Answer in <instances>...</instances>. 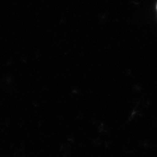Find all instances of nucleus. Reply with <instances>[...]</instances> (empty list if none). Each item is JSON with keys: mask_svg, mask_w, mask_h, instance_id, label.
Instances as JSON below:
<instances>
[{"mask_svg": "<svg viewBox=\"0 0 157 157\" xmlns=\"http://www.w3.org/2000/svg\"><path fill=\"white\" fill-rule=\"evenodd\" d=\"M156 8H157V6H156Z\"/></svg>", "mask_w": 157, "mask_h": 157, "instance_id": "f257e3e1", "label": "nucleus"}]
</instances>
